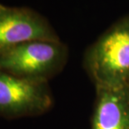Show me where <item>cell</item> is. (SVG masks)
<instances>
[{"mask_svg":"<svg viewBox=\"0 0 129 129\" xmlns=\"http://www.w3.org/2000/svg\"><path fill=\"white\" fill-rule=\"evenodd\" d=\"M83 67L95 87L129 85V16L112 24L87 49Z\"/></svg>","mask_w":129,"mask_h":129,"instance_id":"1","label":"cell"},{"mask_svg":"<svg viewBox=\"0 0 129 129\" xmlns=\"http://www.w3.org/2000/svg\"><path fill=\"white\" fill-rule=\"evenodd\" d=\"M68 48L61 40H34L0 51V70L22 78L49 82L63 70Z\"/></svg>","mask_w":129,"mask_h":129,"instance_id":"2","label":"cell"},{"mask_svg":"<svg viewBox=\"0 0 129 129\" xmlns=\"http://www.w3.org/2000/svg\"><path fill=\"white\" fill-rule=\"evenodd\" d=\"M53 104L48 82L18 78L0 70V117L41 116L50 111Z\"/></svg>","mask_w":129,"mask_h":129,"instance_id":"3","label":"cell"},{"mask_svg":"<svg viewBox=\"0 0 129 129\" xmlns=\"http://www.w3.org/2000/svg\"><path fill=\"white\" fill-rule=\"evenodd\" d=\"M34 40H60L49 22L27 8L0 9V51Z\"/></svg>","mask_w":129,"mask_h":129,"instance_id":"4","label":"cell"},{"mask_svg":"<svg viewBox=\"0 0 129 129\" xmlns=\"http://www.w3.org/2000/svg\"><path fill=\"white\" fill-rule=\"evenodd\" d=\"M91 129H129V85L95 87Z\"/></svg>","mask_w":129,"mask_h":129,"instance_id":"5","label":"cell"},{"mask_svg":"<svg viewBox=\"0 0 129 129\" xmlns=\"http://www.w3.org/2000/svg\"><path fill=\"white\" fill-rule=\"evenodd\" d=\"M3 6H4V4H2L1 3H0V9H1V8H2Z\"/></svg>","mask_w":129,"mask_h":129,"instance_id":"6","label":"cell"}]
</instances>
